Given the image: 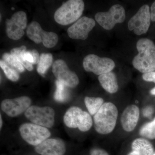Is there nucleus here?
I'll return each mask as SVG.
<instances>
[{"mask_svg": "<svg viewBox=\"0 0 155 155\" xmlns=\"http://www.w3.org/2000/svg\"><path fill=\"white\" fill-rule=\"evenodd\" d=\"M25 115L32 123L47 128H51L54 123L55 112L51 107L31 106Z\"/></svg>", "mask_w": 155, "mask_h": 155, "instance_id": "0eeeda50", "label": "nucleus"}, {"mask_svg": "<svg viewBox=\"0 0 155 155\" xmlns=\"http://www.w3.org/2000/svg\"><path fill=\"white\" fill-rule=\"evenodd\" d=\"M142 78L145 81L155 84V71L143 74ZM150 92L151 94L155 95V87L150 91Z\"/></svg>", "mask_w": 155, "mask_h": 155, "instance_id": "a878e982", "label": "nucleus"}, {"mask_svg": "<svg viewBox=\"0 0 155 155\" xmlns=\"http://www.w3.org/2000/svg\"><path fill=\"white\" fill-rule=\"evenodd\" d=\"M3 61L9 66L19 72H24L25 68L18 61L17 58L11 54L6 53L3 54Z\"/></svg>", "mask_w": 155, "mask_h": 155, "instance_id": "5701e85b", "label": "nucleus"}, {"mask_svg": "<svg viewBox=\"0 0 155 155\" xmlns=\"http://www.w3.org/2000/svg\"><path fill=\"white\" fill-rule=\"evenodd\" d=\"M0 117H1V128H2V125H3V121H2V115H1V116H0Z\"/></svg>", "mask_w": 155, "mask_h": 155, "instance_id": "7c9ffc66", "label": "nucleus"}, {"mask_svg": "<svg viewBox=\"0 0 155 155\" xmlns=\"http://www.w3.org/2000/svg\"><path fill=\"white\" fill-rule=\"evenodd\" d=\"M98 80L103 88L109 93H116L118 91V81L116 74L114 72H107L99 75Z\"/></svg>", "mask_w": 155, "mask_h": 155, "instance_id": "a211bd4d", "label": "nucleus"}, {"mask_svg": "<svg viewBox=\"0 0 155 155\" xmlns=\"http://www.w3.org/2000/svg\"><path fill=\"white\" fill-rule=\"evenodd\" d=\"M140 117L139 108L135 105L127 106L123 111L121 117V123L123 130L131 132L137 124Z\"/></svg>", "mask_w": 155, "mask_h": 155, "instance_id": "dca6fc26", "label": "nucleus"}, {"mask_svg": "<svg viewBox=\"0 0 155 155\" xmlns=\"http://www.w3.org/2000/svg\"><path fill=\"white\" fill-rule=\"evenodd\" d=\"M64 121L67 127L78 128L82 132L88 131L93 125L90 115L77 107H72L68 109L64 115Z\"/></svg>", "mask_w": 155, "mask_h": 155, "instance_id": "20e7f679", "label": "nucleus"}, {"mask_svg": "<svg viewBox=\"0 0 155 155\" xmlns=\"http://www.w3.org/2000/svg\"><path fill=\"white\" fill-rule=\"evenodd\" d=\"M125 17L124 8L121 5H115L107 12H98L95 16V19L104 29L110 30L116 24L124 22Z\"/></svg>", "mask_w": 155, "mask_h": 155, "instance_id": "423d86ee", "label": "nucleus"}, {"mask_svg": "<svg viewBox=\"0 0 155 155\" xmlns=\"http://www.w3.org/2000/svg\"><path fill=\"white\" fill-rule=\"evenodd\" d=\"M84 8V2L82 0H69L56 11L54 18L58 24L69 25L78 20Z\"/></svg>", "mask_w": 155, "mask_h": 155, "instance_id": "7ed1b4c3", "label": "nucleus"}, {"mask_svg": "<svg viewBox=\"0 0 155 155\" xmlns=\"http://www.w3.org/2000/svg\"><path fill=\"white\" fill-rule=\"evenodd\" d=\"M55 83L56 90L54 95V98L59 102L66 101L68 98L66 85L58 80L56 81Z\"/></svg>", "mask_w": 155, "mask_h": 155, "instance_id": "b1692460", "label": "nucleus"}, {"mask_svg": "<svg viewBox=\"0 0 155 155\" xmlns=\"http://www.w3.org/2000/svg\"><path fill=\"white\" fill-rule=\"evenodd\" d=\"M150 15L152 21L155 22V1L151 7Z\"/></svg>", "mask_w": 155, "mask_h": 155, "instance_id": "c756f323", "label": "nucleus"}, {"mask_svg": "<svg viewBox=\"0 0 155 155\" xmlns=\"http://www.w3.org/2000/svg\"><path fill=\"white\" fill-rule=\"evenodd\" d=\"M53 60L52 55L50 53H43L41 55L37 69L40 75L44 76L48 69L52 64Z\"/></svg>", "mask_w": 155, "mask_h": 155, "instance_id": "aec40b11", "label": "nucleus"}, {"mask_svg": "<svg viewBox=\"0 0 155 155\" xmlns=\"http://www.w3.org/2000/svg\"><path fill=\"white\" fill-rule=\"evenodd\" d=\"M19 131L22 138L28 144L37 146L48 139L51 133L47 127L34 124L25 123L20 125Z\"/></svg>", "mask_w": 155, "mask_h": 155, "instance_id": "39448f33", "label": "nucleus"}, {"mask_svg": "<svg viewBox=\"0 0 155 155\" xmlns=\"http://www.w3.org/2000/svg\"><path fill=\"white\" fill-rule=\"evenodd\" d=\"M0 67L5 72L6 77L9 80L13 81H17L19 80V72L9 66L3 60H1L0 61Z\"/></svg>", "mask_w": 155, "mask_h": 155, "instance_id": "393cba45", "label": "nucleus"}, {"mask_svg": "<svg viewBox=\"0 0 155 155\" xmlns=\"http://www.w3.org/2000/svg\"><path fill=\"white\" fill-rule=\"evenodd\" d=\"M27 26V16L25 12L18 11L6 21V31L9 38L18 40L23 36Z\"/></svg>", "mask_w": 155, "mask_h": 155, "instance_id": "9b49d317", "label": "nucleus"}, {"mask_svg": "<svg viewBox=\"0 0 155 155\" xmlns=\"http://www.w3.org/2000/svg\"><path fill=\"white\" fill-rule=\"evenodd\" d=\"M28 38L36 44L42 43L45 47L51 48L58 43V36L55 33L45 31L38 22L33 21L28 25L26 30Z\"/></svg>", "mask_w": 155, "mask_h": 155, "instance_id": "6e6552de", "label": "nucleus"}, {"mask_svg": "<svg viewBox=\"0 0 155 155\" xmlns=\"http://www.w3.org/2000/svg\"><path fill=\"white\" fill-rule=\"evenodd\" d=\"M95 25L94 19L83 17L68 28L67 33L70 38L84 40L88 38L89 33Z\"/></svg>", "mask_w": 155, "mask_h": 155, "instance_id": "4468645a", "label": "nucleus"}, {"mask_svg": "<svg viewBox=\"0 0 155 155\" xmlns=\"http://www.w3.org/2000/svg\"><path fill=\"white\" fill-rule=\"evenodd\" d=\"M26 47L23 45L19 48H14L11 50V54L17 58L24 68L27 69L28 71H31L33 69L32 64L29 62H26L23 58V54L26 51Z\"/></svg>", "mask_w": 155, "mask_h": 155, "instance_id": "412c9836", "label": "nucleus"}, {"mask_svg": "<svg viewBox=\"0 0 155 155\" xmlns=\"http://www.w3.org/2000/svg\"><path fill=\"white\" fill-rule=\"evenodd\" d=\"M37 153L41 155H63L66 147L63 140L57 138H48L35 147Z\"/></svg>", "mask_w": 155, "mask_h": 155, "instance_id": "2eb2a0df", "label": "nucleus"}, {"mask_svg": "<svg viewBox=\"0 0 155 155\" xmlns=\"http://www.w3.org/2000/svg\"><path fill=\"white\" fill-rule=\"evenodd\" d=\"M31 101L27 96H22L16 98L7 99L1 103L2 110L8 116L15 117L25 112L31 107Z\"/></svg>", "mask_w": 155, "mask_h": 155, "instance_id": "ddd939ff", "label": "nucleus"}, {"mask_svg": "<svg viewBox=\"0 0 155 155\" xmlns=\"http://www.w3.org/2000/svg\"><path fill=\"white\" fill-rule=\"evenodd\" d=\"M84 101L89 113L92 116L97 114L104 103V100L101 97H86Z\"/></svg>", "mask_w": 155, "mask_h": 155, "instance_id": "6ab92c4d", "label": "nucleus"}, {"mask_svg": "<svg viewBox=\"0 0 155 155\" xmlns=\"http://www.w3.org/2000/svg\"><path fill=\"white\" fill-rule=\"evenodd\" d=\"M118 116V109L115 104L111 102L104 103L94 116L95 130L101 134L111 133L116 127Z\"/></svg>", "mask_w": 155, "mask_h": 155, "instance_id": "f03ea898", "label": "nucleus"}, {"mask_svg": "<svg viewBox=\"0 0 155 155\" xmlns=\"http://www.w3.org/2000/svg\"><path fill=\"white\" fill-rule=\"evenodd\" d=\"M153 155H155V153L153 154Z\"/></svg>", "mask_w": 155, "mask_h": 155, "instance_id": "2f4dec72", "label": "nucleus"}, {"mask_svg": "<svg viewBox=\"0 0 155 155\" xmlns=\"http://www.w3.org/2000/svg\"><path fill=\"white\" fill-rule=\"evenodd\" d=\"M139 134L144 138L155 139V118L153 121L143 125L140 129Z\"/></svg>", "mask_w": 155, "mask_h": 155, "instance_id": "4be33fe9", "label": "nucleus"}, {"mask_svg": "<svg viewBox=\"0 0 155 155\" xmlns=\"http://www.w3.org/2000/svg\"><path fill=\"white\" fill-rule=\"evenodd\" d=\"M91 155H110L105 150L100 148H94L90 151Z\"/></svg>", "mask_w": 155, "mask_h": 155, "instance_id": "bb28decb", "label": "nucleus"}, {"mask_svg": "<svg viewBox=\"0 0 155 155\" xmlns=\"http://www.w3.org/2000/svg\"><path fill=\"white\" fill-rule=\"evenodd\" d=\"M23 58L26 62H28L32 64H33L34 59L32 54L30 51H26L23 54Z\"/></svg>", "mask_w": 155, "mask_h": 155, "instance_id": "cd10ccee", "label": "nucleus"}, {"mask_svg": "<svg viewBox=\"0 0 155 155\" xmlns=\"http://www.w3.org/2000/svg\"><path fill=\"white\" fill-rule=\"evenodd\" d=\"M132 151L127 155H153L154 149L153 144L146 139H136L131 144Z\"/></svg>", "mask_w": 155, "mask_h": 155, "instance_id": "f3484780", "label": "nucleus"}, {"mask_svg": "<svg viewBox=\"0 0 155 155\" xmlns=\"http://www.w3.org/2000/svg\"><path fill=\"white\" fill-rule=\"evenodd\" d=\"M52 72L57 80L64 83L66 86L74 88L79 84V78L77 75L69 69L63 60L60 59L54 62Z\"/></svg>", "mask_w": 155, "mask_h": 155, "instance_id": "f8f14e48", "label": "nucleus"}, {"mask_svg": "<svg viewBox=\"0 0 155 155\" xmlns=\"http://www.w3.org/2000/svg\"><path fill=\"white\" fill-rule=\"evenodd\" d=\"M83 66L87 72H92L99 76L112 72L116 65L110 58H101L96 55L90 54L84 59Z\"/></svg>", "mask_w": 155, "mask_h": 155, "instance_id": "1a4fd4ad", "label": "nucleus"}, {"mask_svg": "<svg viewBox=\"0 0 155 155\" xmlns=\"http://www.w3.org/2000/svg\"><path fill=\"white\" fill-rule=\"evenodd\" d=\"M138 54L132 61L135 69L141 73L155 71V45L149 39L142 38L137 43Z\"/></svg>", "mask_w": 155, "mask_h": 155, "instance_id": "f257e3e1", "label": "nucleus"}, {"mask_svg": "<svg viewBox=\"0 0 155 155\" xmlns=\"http://www.w3.org/2000/svg\"><path fill=\"white\" fill-rule=\"evenodd\" d=\"M151 15L149 6L143 5L128 21V28L135 34L140 35L146 33L150 25Z\"/></svg>", "mask_w": 155, "mask_h": 155, "instance_id": "9d476101", "label": "nucleus"}, {"mask_svg": "<svg viewBox=\"0 0 155 155\" xmlns=\"http://www.w3.org/2000/svg\"><path fill=\"white\" fill-rule=\"evenodd\" d=\"M31 53L32 54L34 59V62L33 64H38L39 62L40 61V56L38 51L36 50H32Z\"/></svg>", "mask_w": 155, "mask_h": 155, "instance_id": "c85d7f7f", "label": "nucleus"}]
</instances>
